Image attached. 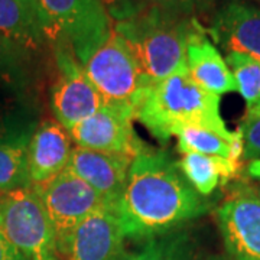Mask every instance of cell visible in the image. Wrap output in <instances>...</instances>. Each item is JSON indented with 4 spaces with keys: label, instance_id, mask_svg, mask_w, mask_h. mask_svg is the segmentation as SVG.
<instances>
[{
    "label": "cell",
    "instance_id": "obj_7",
    "mask_svg": "<svg viewBox=\"0 0 260 260\" xmlns=\"http://www.w3.org/2000/svg\"><path fill=\"white\" fill-rule=\"evenodd\" d=\"M52 48L56 78L49 91V104L55 120L70 130L100 110L103 100L73 51L64 42H55Z\"/></svg>",
    "mask_w": 260,
    "mask_h": 260
},
{
    "label": "cell",
    "instance_id": "obj_8",
    "mask_svg": "<svg viewBox=\"0 0 260 260\" xmlns=\"http://www.w3.org/2000/svg\"><path fill=\"white\" fill-rule=\"evenodd\" d=\"M37 191L54 227L58 247L87 217L104 208L110 210L102 195L68 169Z\"/></svg>",
    "mask_w": 260,
    "mask_h": 260
},
{
    "label": "cell",
    "instance_id": "obj_10",
    "mask_svg": "<svg viewBox=\"0 0 260 260\" xmlns=\"http://www.w3.org/2000/svg\"><path fill=\"white\" fill-rule=\"evenodd\" d=\"M126 240L119 217L104 208L78 224L58 251L65 260H120Z\"/></svg>",
    "mask_w": 260,
    "mask_h": 260
},
{
    "label": "cell",
    "instance_id": "obj_21",
    "mask_svg": "<svg viewBox=\"0 0 260 260\" xmlns=\"http://www.w3.org/2000/svg\"><path fill=\"white\" fill-rule=\"evenodd\" d=\"M237 91L246 103L247 112L260 109V61L239 52L225 54Z\"/></svg>",
    "mask_w": 260,
    "mask_h": 260
},
{
    "label": "cell",
    "instance_id": "obj_25",
    "mask_svg": "<svg viewBox=\"0 0 260 260\" xmlns=\"http://www.w3.org/2000/svg\"><path fill=\"white\" fill-rule=\"evenodd\" d=\"M211 2L213 0H149V5L179 18H195L198 12L208 9Z\"/></svg>",
    "mask_w": 260,
    "mask_h": 260
},
{
    "label": "cell",
    "instance_id": "obj_6",
    "mask_svg": "<svg viewBox=\"0 0 260 260\" xmlns=\"http://www.w3.org/2000/svg\"><path fill=\"white\" fill-rule=\"evenodd\" d=\"M81 65L106 106L135 110L143 90L149 87L136 59L114 29Z\"/></svg>",
    "mask_w": 260,
    "mask_h": 260
},
{
    "label": "cell",
    "instance_id": "obj_26",
    "mask_svg": "<svg viewBox=\"0 0 260 260\" xmlns=\"http://www.w3.org/2000/svg\"><path fill=\"white\" fill-rule=\"evenodd\" d=\"M102 3L114 23L133 18L149 6V0H102Z\"/></svg>",
    "mask_w": 260,
    "mask_h": 260
},
{
    "label": "cell",
    "instance_id": "obj_5",
    "mask_svg": "<svg viewBox=\"0 0 260 260\" xmlns=\"http://www.w3.org/2000/svg\"><path fill=\"white\" fill-rule=\"evenodd\" d=\"M52 35L64 42L80 64L112 35L114 22L102 0H37Z\"/></svg>",
    "mask_w": 260,
    "mask_h": 260
},
{
    "label": "cell",
    "instance_id": "obj_15",
    "mask_svg": "<svg viewBox=\"0 0 260 260\" xmlns=\"http://www.w3.org/2000/svg\"><path fill=\"white\" fill-rule=\"evenodd\" d=\"M185 67L191 80L207 93L221 97L237 91L225 58L207 38L198 22L186 41Z\"/></svg>",
    "mask_w": 260,
    "mask_h": 260
},
{
    "label": "cell",
    "instance_id": "obj_11",
    "mask_svg": "<svg viewBox=\"0 0 260 260\" xmlns=\"http://www.w3.org/2000/svg\"><path fill=\"white\" fill-rule=\"evenodd\" d=\"M224 247L233 260H260V198L239 192L217 210Z\"/></svg>",
    "mask_w": 260,
    "mask_h": 260
},
{
    "label": "cell",
    "instance_id": "obj_16",
    "mask_svg": "<svg viewBox=\"0 0 260 260\" xmlns=\"http://www.w3.org/2000/svg\"><path fill=\"white\" fill-rule=\"evenodd\" d=\"M0 35L32 54L52 45L47 19L37 0H0Z\"/></svg>",
    "mask_w": 260,
    "mask_h": 260
},
{
    "label": "cell",
    "instance_id": "obj_1",
    "mask_svg": "<svg viewBox=\"0 0 260 260\" xmlns=\"http://www.w3.org/2000/svg\"><path fill=\"white\" fill-rule=\"evenodd\" d=\"M112 211L119 217L126 239L145 242L181 230L204 215L208 203L188 184L167 152L146 148L133 159Z\"/></svg>",
    "mask_w": 260,
    "mask_h": 260
},
{
    "label": "cell",
    "instance_id": "obj_27",
    "mask_svg": "<svg viewBox=\"0 0 260 260\" xmlns=\"http://www.w3.org/2000/svg\"><path fill=\"white\" fill-rule=\"evenodd\" d=\"M0 260H26L0 230Z\"/></svg>",
    "mask_w": 260,
    "mask_h": 260
},
{
    "label": "cell",
    "instance_id": "obj_12",
    "mask_svg": "<svg viewBox=\"0 0 260 260\" xmlns=\"http://www.w3.org/2000/svg\"><path fill=\"white\" fill-rule=\"evenodd\" d=\"M73 152V140L58 121L47 119L38 123L28 146L29 185L35 189L49 184L62 174Z\"/></svg>",
    "mask_w": 260,
    "mask_h": 260
},
{
    "label": "cell",
    "instance_id": "obj_24",
    "mask_svg": "<svg viewBox=\"0 0 260 260\" xmlns=\"http://www.w3.org/2000/svg\"><path fill=\"white\" fill-rule=\"evenodd\" d=\"M243 156L260 162V109L246 113L240 126Z\"/></svg>",
    "mask_w": 260,
    "mask_h": 260
},
{
    "label": "cell",
    "instance_id": "obj_2",
    "mask_svg": "<svg viewBox=\"0 0 260 260\" xmlns=\"http://www.w3.org/2000/svg\"><path fill=\"white\" fill-rule=\"evenodd\" d=\"M135 120L159 142L174 138L182 126L205 127L234 140L240 132L229 130L220 112V97L204 91L191 80L185 65L143 90L135 107Z\"/></svg>",
    "mask_w": 260,
    "mask_h": 260
},
{
    "label": "cell",
    "instance_id": "obj_28",
    "mask_svg": "<svg viewBox=\"0 0 260 260\" xmlns=\"http://www.w3.org/2000/svg\"><path fill=\"white\" fill-rule=\"evenodd\" d=\"M204 260H230V259H225L223 256H211V257H207Z\"/></svg>",
    "mask_w": 260,
    "mask_h": 260
},
{
    "label": "cell",
    "instance_id": "obj_18",
    "mask_svg": "<svg viewBox=\"0 0 260 260\" xmlns=\"http://www.w3.org/2000/svg\"><path fill=\"white\" fill-rule=\"evenodd\" d=\"M32 133L0 140V194L30 186L28 175V146Z\"/></svg>",
    "mask_w": 260,
    "mask_h": 260
},
{
    "label": "cell",
    "instance_id": "obj_3",
    "mask_svg": "<svg viewBox=\"0 0 260 260\" xmlns=\"http://www.w3.org/2000/svg\"><path fill=\"white\" fill-rule=\"evenodd\" d=\"M197 22L195 18H179L149 5L136 16L116 22L113 29L152 85L185 65L186 41Z\"/></svg>",
    "mask_w": 260,
    "mask_h": 260
},
{
    "label": "cell",
    "instance_id": "obj_13",
    "mask_svg": "<svg viewBox=\"0 0 260 260\" xmlns=\"http://www.w3.org/2000/svg\"><path fill=\"white\" fill-rule=\"evenodd\" d=\"M208 34L225 54L239 52L260 61V8L230 0L214 13Z\"/></svg>",
    "mask_w": 260,
    "mask_h": 260
},
{
    "label": "cell",
    "instance_id": "obj_9",
    "mask_svg": "<svg viewBox=\"0 0 260 260\" xmlns=\"http://www.w3.org/2000/svg\"><path fill=\"white\" fill-rule=\"evenodd\" d=\"M135 110L103 104L93 116L68 130L75 146L135 159L148 148L133 127Z\"/></svg>",
    "mask_w": 260,
    "mask_h": 260
},
{
    "label": "cell",
    "instance_id": "obj_22",
    "mask_svg": "<svg viewBox=\"0 0 260 260\" xmlns=\"http://www.w3.org/2000/svg\"><path fill=\"white\" fill-rule=\"evenodd\" d=\"M32 52L0 35V83L13 90H22L29 83Z\"/></svg>",
    "mask_w": 260,
    "mask_h": 260
},
{
    "label": "cell",
    "instance_id": "obj_4",
    "mask_svg": "<svg viewBox=\"0 0 260 260\" xmlns=\"http://www.w3.org/2000/svg\"><path fill=\"white\" fill-rule=\"evenodd\" d=\"M0 230L26 260H59L54 227L35 188L0 194Z\"/></svg>",
    "mask_w": 260,
    "mask_h": 260
},
{
    "label": "cell",
    "instance_id": "obj_30",
    "mask_svg": "<svg viewBox=\"0 0 260 260\" xmlns=\"http://www.w3.org/2000/svg\"><path fill=\"white\" fill-rule=\"evenodd\" d=\"M257 2H260V0H257Z\"/></svg>",
    "mask_w": 260,
    "mask_h": 260
},
{
    "label": "cell",
    "instance_id": "obj_17",
    "mask_svg": "<svg viewBox=\"0 0 260 260\" xmlns=\"http://www.w3.org/2000/svg\"><path fill=\"white\" fill-rule=\"evenodd\" d=\"M239 162L221 156L184 153L178 160V168L188 184L201 197L213 192L220 184H225L237 172Z\"/></svg>",
    "mask_w": 260,
    "mask_h": 260
},
{
    "label": "cell",
    "instance_id": "obj_19",
    "mask_svg": "<svg viewBox=\"0 0 260 260\" xmlns=\"http://www.w3.org/2000/svg\"><path fill=\"white\" fill-rule=\"evenodd\" d=\"M194 254L195 242L192 236L181 229L145 240L139 249L124 251L120 260H192Z\"/></svg>",
    "mask_w": 260,
    "mask_h": 260
},
{
    "label": "cell",
    "instance_id": "obj_29",
    "mask_svg": "<svg viewBox=\"0 0 260 260\" xmlns=\"http://www.w3.org/2000/svg\"><path fill=\"white\" fill-rule=\"evenodd\" d=\"M257 197H259V198H260V189H259V194H257Z\"/></svg>",
    "mask_w": 260,
    "mask_h": 260
},
{
    "label": "cell",
    "instance_id": "obj_23",
    "mask_svg": "<svg viewBox=\"0 0 260 260\" xmlns=\"http://www.w3.org/2000/svg\"><path fill=\"white\" fill-rule=\"evenodd\" d=\"M38 123L35 112L26 103H0V140L32 133Z\"/></svg>",
    "mask_w": 260,
    "mask_h": 260
},
{
    "label": "cell",
    "instance_id": "obj_14",
    "mask_svg": "<svg viewBox=\"0 0 260 260\" xmlns=\"http://www.w3.org/2000/svg\"><path fill=\"white\" fill-rule=\"evenodd\" d=\"M133 159L75 146L67 169L102 195L113 210L124 189Z\"/></svg>",
    "mask_w": 260,
    "mask_h": 260
},
{
    "label": "cell",
    "instance_id": "obj_20",
    "mask_svg": "<svg viewBox=\"0 0 260 260\" xmlns=\"http://www.w3.org/2000/svg\"><path fill=\"white\" fill-rule=\"evenodd\" d=\"M240 132V130H239ZM178 150L184 153H201L211 156L233 159V146L242 138V133L234 140H229L213 130L198 126H182L174 132Z\"/></svg>",
    "mask_w": 260,
    "mask_h": 260
}]
</instances>
